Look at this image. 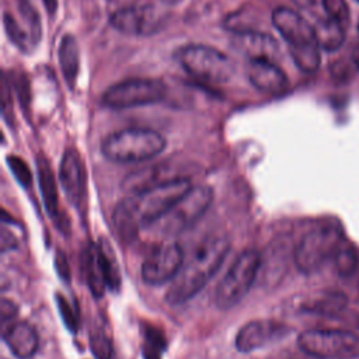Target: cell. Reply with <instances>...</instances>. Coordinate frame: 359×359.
Masks as SVG:
<instances>
[{"instance_id":"cell-1","label":"cell","mask_w":359,"mask_h":359,"mask_svg":"<svg viewBox=\"0 0 359 359\" xmlns=\"http://www.w3.org/2000/svg\"><path fill=\"white\" fill-rule=\"evenodd\" d=\"M191 188L188 178L174 177L122 199L112 213V224L119 240L130 243L140 229L158 220Z\"/></svg>"},{"instance_id":"cell-2","label":"cell","mask_w":359,"mask_h":359,"mask_svg":"<svg viewBox=\"0 0 359 359\" xmlns=\"http://www.w3.org/2000/svg\"><path fill=\"white\" fill-rule=\"evenodd\" d=\"M229 250L230 240L224 234H212L203 238L172 279L171 287L165 293V302L177 306L191 300L217 272Z\"/></svg>"},{"instance_id":"cell-3","label":"cell","mask_w":359,"mask_h":359,"mask_svg":"<svg viewBox=\"0 0 359 359\" xmlns=\"http://www.w3.org/2000/svg\"><path fill=\"white\" fill-rule=\"evenodd\" d=\"M165 146V137L157 130L128 128L108 135L101 143V151L115 163H137L158 156Z\"/></svg>"},{"instance_id":"cell-4","label":"cell","mask_w":359,"mask_h":359,"mask_svg":"<svg viewBox=\"0 0 359 359\" xmlns=\"http://www.w3.org/2000/svg\"><path fill=\"white\" fill-rule=\"evenodd\" d=\"M174 57L188 74L205 83L224 84L234 74L230 57L206 45H185L175 50Z\"/></svg>"},{"instance_id":"cell-5","label":"cell","mask_w":359,"mask_h":359,"mask_svg":"<svg viewBox=\"0 0 359 359\" xmlns=\"http://www.w3.org/2000/svg\"><path fill=\"white\" fill-rule=\"evenodd\" d=\"M342 243L341 230L331 224L307 231L294 247L293 259L297 269L306 275L320 271L328 261L334 259Z\"/></svg>"},{"instance_id":"cell-6","label":"cell","mask_w":359,"mask_h":359,"mask_svg":"<svg viewBox=\"0 0 359 359\" xmlns=\"http://www.w3.org/2000/svg\"><path fill=\"white\" fill-rule=\"evenodd\" d=\"M261 262V254L254 248L244 250L234 259L216 287L215 302L219 309L229 310L244 299L257 279Z\"/></svg>"},{"instance_id":"cell-7","label":"cell","mask_w":359,"mask_h":359,"mask_svg":"<svg viewBox=\"0 0 359 359\" xmlns=\"http://www.w3.org/2000/svg\"><path fill=\"white\" fill-rule=\"evenodd\" d=\"M297 346L317 359L359 358V337L344 330H307L297 337Z\"/></svg>"},{"instance_id":"cell-8","label":"cell","mask_w":359,"mask_h":359,"mask_svg":"<svg viewBox=\"0 0 359 359\" xmlns=\"http://www.w3.org/2000/svg\"><path fill=\"white\" fill-rule=\"evenodd\" d=\"M212 199L210 187H192L167 213L147 227H156L163 236H175L191 227L208 210Z\"/></svg>"},{"instance_id":"cell-9","label":"cell","mask_w":359,"mask_h":359,"mask_svg":"<svg viewBox=\"0 0 359 359\" xmlns=\"http://www.w3.org/2000/svg\"><path fill=\"white\" fill-rule=\"evenodd\" d=\"M165 95L167 86L161 80L129 79L108 87L102 94L101 102L111 109H126L160 102Z\"/></svg>"},{"instance_id":"cell-10","label":"cell","mask_w":359,"mask_h":359,"mask_svg":"<svg viewBox=\"0 0 359 359\" xmlns=\"http://www.w3.org/2000/svg\"><path fill=\"white\" fill-rule=\"evenodd\" d=\"M184 265V252L177 243L165 241L154 247L142 264V279L149 285H163L174 279Z\"/></svg>"},{"instance_id":"cell-11","label":"cell","mask_w":359,"mask_h":359,"mask_svg":"<svg viewBox=\"0 0 359 359\" xmlns=\"http://www.w3.org/2000/svg\"><path fill=\"white\" fill-rule=\"evenodd\" d=\"M164 17L154 4H132L114 11L109 24L128 35H151L163 24Z\"/></svg>"},{"instance_id":"cell-12","label":"cell","mask_w":359,"mask_h":359,"mask_svg":"<svg viewBox=\"0 0 359 359\" xmlns=\"http://www.w3.org/2000/svg\"><path fill=\"white\" fill-rule=\"evenodd\" d=\"M272 24L287 42L289 50L318 45L314 27L289 7L275 8L272 11Z\"/></svg>"},{"instance_id":"cell-13","label":"cell","mask_w":359,"mask_h":359,"mask_svg":"<svg viewBox=\"0 0 359 359\" xmlns=\"http://www.w3.org/2000/svg\"><path fill=\"white\" fill-rule=\"evenodd\" d=\"M289 327L272 320H252L244 324L234 339L236 348L243 353H250L271 342L283 338Z\"/></svg>"},{"instance_id":"cell-14","label":"cell","mask_w":359,"mask_h":359,"mask_svg":"<svg viewBox=\"0 0 359 359\" xmlns=\"http://www.w3.org/2000/svg\"><path fill=\"white\" fill-rule=\"evenodd\" d=\"M59 181L72 205L80 206L86 194V172L74 147L66 149L59 165Z\"/></svg>"},{"instance_id":"cell-15","label":"cell","mask_w":359,"mask_h":359,"mask_svg":"<svg viewBox=\"0 0 359 359\" xmlns=\"http://www.w3.org/2000/svg\"><path fill=\"white\" fill-rule=\"evenodd\" d=\"M247 77L250 83L259 91L268 94H280L287 87V77L285 72L269 59H248Z\"/></svg>"},{"instance_id":"cell-16","label":"cell","mask_w":359,"mask_h":359,"mask_svg":"<svg viewBox=\"0 0 359 359\" xmlns=\"http://www.w3.org/2000/svg\"><path fill=\"white\" fill-rule=\"evenodd\" d=\"M233 48L248 56V59H269L279 56L278 42L268 34L255 31H237L233 39Z\"/></svg>"},{"instance_id":"cell-17","label":"cell","mask_w":359,"mask_h":359,"mask_svg":"<svg viewBox=\"0 0 359 359\" xmlns=\"http://www.w3.org/2000/svg\"><path fill=\"white\" fill-rule=\"evenodd\" d=\"M3 339L8 349L20 359H29L39 346V338L32 325L25 321L10 324L3 332Z\"/></svg>"},{"instance_id":"cell-18","label":"cell","mask_w":359,"mask_h":359,"mask_svg":"<svg viewBox=\"0 0 359 359\" xmlns=\"http://www.w3.org/2000/svg\"><path fill=\"white\" fill-rule=\"evenodd\" d=\"M348 299L342 292L323 290L306 297L302 303V310L316 316H337L345 310Z\"/></svg>"},{"instance_id":"cell-19","label":"cell","mask_w":359,"mask_h":359,"mask_svg":"<svg viewBox=\"0 0 359 359\" xmlns=\"http://www.w3.org/2000/svg\"><path fill=\"white\" fill-rule=\"evenodd\" d=\"M83 271L90 292L94 297H102L107 286L105 272L97 244H90L83 254Z\"/></svg>"},{"instance_id":"cell-20","label":"cell","mask_w":359,"mask_h":359,"mask_svg":"<svg viewBox=\"0 0 359 359\" xmlns=\"http://www.w3.org/2000/svg\"><path fill=\"white\" fill-rule=\"evenodd\" d=\"M36 172H38V184H39V191L43 199L45 209L50 217L57 219L59 199H57L56 180L48 160L42 154H38L36 157Z\"/></svg>"},{"instance_id":"cell-21","label":"cell","mask_w":359,"mask_h":359,"mask_svg":"<svg viewBox=\"0 0 359 359\" xmlns=\"http://www.w3.org/2000/svg\"><path fill=\"white\" fill-rule=\"evenodd\" d=\"M59 65L63 77L70 88H74L79 74V45L73 35H65L59 45Z\"/></svg>"},{"instance_id":"cell-22","label":"cell","mask_w":359,"mask_h":359,"mask_svg":"<svg viewBox=\"0 0 359 359\" xmlns=\"http://www.w3.org/2000/svg\"><path fill=\"white\" fill-rule=\"evenodd\" d=\"M316 39L320 48L327 52H334L342 46L345 42V31L342 24L330 17L318 20L314 25Z\"/></svg>"},{"instance_id":"cell-23","label":"cell","mask_w":359,"mask_h":359,"mask_svg":"<svg viewBox=\"0 0 359 359\" xmlns=\"http://www.w3.org/2000/svg\"><path fill=\"white\" fill-rule=\"evenodd\" d=\"M97 245H98L101 262H102L104 272H105L107 286L111 290H118L121 286V269L118 265L116 255L107 238H101L97 243Z\"/></svg>"},{"instance_id":"cell-24","label":"cell","mask_w":359,"mask_h":359,"mask_svg":"<svg viewBox=\"0 0 359 359\" xmlns=\"http://www.w3.org/2000/svg\"><path fill=\"white\" fill-rule=\"evenodd\" d=\"M88 338H90V348L95 359L112 358V342L101 324L91 328Z\"/></svg>"},{"instance_id":"cell-25","label":"cell","mask_w":359,"mask_h":359,"mask_svg":"<svg viewBox=\"0 0 359 359\" xmlns=\"http://www.w3.org/2000/svg\"><path fill=\"white\" fill-rule=\"evenodd\" d=\"M334 265L337 272L339 273V276H351L355 273L358 265H359V259H358V254L356 251L348 245L344 244L339 247V250L337 251L335 257H334Z\"/></svg>"},{"instance_id":"cell-26","label":"cell","mask_w":359,"mask_h":359,"mask_svg":"<svg viewBox=\"0 0 359 359\" xmlns=\"http://www.w3.org/2000/svg\"><path fill=\"white\" fill-rule=\"evenodd\" d=\"M18 10H20V14H21L24 22L28 27V34H29L34 45H36L39 42L41 34H42V25H41L39 14L36 13V10L32 7V4L28 0H20L18 1Z\"/></svg>"},{"instance_id":"cell-27","label":"cell","mask_w":359,"mask_h":359,"mask_svg":"<svg viewBox=\"0 0 359 359\" xmlns=\"http://www.w3.org/2000/svg\"><path fill=\"white\" fill-rule=\"evenodd\" d=\"M4 28H6L7 34H8V38L21 50L27 52L29 46H34L29 34L24 32V29L18 25V22L10 14H7V13L4 14Z\"/></svg>"},{"instance_id":"cell-28","label":"cell","mask_w":359,"mask_h":359,"mask_svg":"<svg viewBox=\"0 0 359 359\" xmlns=\"http://www.w3.org/2000/svg\"><path fill=\"white\" fill-rule=\"evenodd\" d=\"M7 164L10 167V170L13 171L15 180L24 185V187H29L32 182V174L31 170L28 167V164L20 158L18 156H8L7 157Z\"/></svg>"},{"instance_id":"cell-29","label":"cell","mask_w":359,"mask_h":359,"mask_svg":"<svg viewBox=\"0 0 359 359\" xmlns=\"http://www.w3.org/2000/svg\"><path fill=\"white\" fill-rule=\"evenodd\" d=\"M56 304H57L59 314H60L65 325L72 332H76V330H77V314H76L74 309L70 306V303L67 302V299L62 293L56 294Z\"/></svg>"},{"instance_id":"cell-30","label":"cell","mask_w":359,"mask_h":359,"mask_svg":"<svg viewBox=\"0 0 359 359\" xmlns=\"http://www.w3.org/2000/svg\"><path fill=\"white\" fill-rule=\"evenodd\" d=\"M327 15L332 20L345 22L349 17V8L345 0H321Z\"/></svg>"},{"instance_id":"cell-31","label":"cell","mask_w":359,"mask_h":359,"mask_svg":"<svg viewBox=\"0 0 359 359\" xmlns=\"http://www.w3.org/2000/svg\"><path fill=\"white\" fill-rule=\"evenodd\" d=\"M143 335L149 344V346L157 349V351H164L167 346V341L163 335V332L160 330H157L156 327L150 325V324H143Z\"/></svg>"},{"instance_id":"cell-32","label":"cell","mask_w":359,"mask_h":359,"mask_svg":"<svg viewBox=\"0 0 359 359\" xmlns=\"http://www.w3.org/2000/svg\"><path fill=\"white\" fill-rule=\"evenodd\" d=\"M18 313V307L14 302L8 300V299H1V303H0V317H1V321L6 323V321H10L13 320Z\"/></svg>"},{"instance_id":"cell-33","label":"cell","mask_w":359,"mask_h":359,"mask_svg":"<svg viewBox=\"0 0 359 359\" xmlns=\"http://www.w3.org/2000/svg\"><path fill=\"white\" fill-rule=\"evenodd\" d=\"M55 268L59 273V276L65 280V282H69L70 280V266H69V262L65 257V254L62 251H59L56 254V258H55Z\"/></svg>"},{"instance_id":"cell-34","label":"cell","mask_w":359,"mask_h":359,"mask_svg":"<svg viewBox=\"0 0 359 359\" xmlns=\"http://www.w3.org/2000/svg\"><path fill=\"white\" fill-rule=\"evenodd\" d=\"M0 245H1L3 252L15 248L17 247L15 236L13 233H10L7 229H1V231H0Z\"/></svg>"},{"instance_id":"cell-35","label":"cell","mask_w":359,"mask_h":359,"mask_svg":"<svg viewBox=\"0 0 359 359\" xmlns=\"http://www.w3.org/2000/svg\"><path fill=\"white\" fill-rule=\"evenodd\" d=\"M160 351L151 348L147 345V348H143V358L144 359H160Z\"/></svg>"},{"instance_id":"cell-36","label":"cell","mask_w":359,"mask_h":359,"mask_svg":"<svg viewBox=\"0 0 359 359\" xmlns=\"http://www.w3.org/2000/svg\"><path fill=\"white\" fill-rule=\"evenodd\" d=\"M43 1V4H45V7H46V10H48V13L52 15V14H55V11H56V8H57V0H42Z\"/></svg>"},{"instance_id":"cell-37","label":"cell","mask_w":359,"mask_h":359,"mask_svg":"<svg viewBox=\"0 0 359 359\" xmlns=\"http://www.w3.org/2000/svg\"><path fill=\"white\" fill-rule=\"evenodd\" d=\"M352 60H353V65L356 66V69L359 70V42L356 43V46L352 52Z\"/></svg>"},{"instance_id":"cell-38","label":"cell","mask_w":359,"mask_h":359,"mask_svg":"<svg viewBox=\"0 0 359 359\" xmlns=\"http://www.w3.org/2000/svg\"><path fill=\"white\" fill-rule=\"evenodd\" d=\"M294 3H296V4H299L300 7H307L309 4H311V3H313V0H294Z\"/></svg>"},{"instance_id":"cell-39","label":"cell","mask_w":359,"mask_h":359,"mask_svg":"<svg viewBox=\"0 0 359 359\" xmlns=\"http://www.w3.org/2000/svg\"><path fill=\"white\" fill-rule=\"evenodd\" d=\"M163 1H165V3H177V1H180V0H163Z\"/></svg>"},{"instance_id":"cell-40","label":"cell","mask_w":359,"mask_h":359,"mask_svg":"<svg viewBox=\"0 0 359 359\" xmlns=\"http://www.w3.org/2000/svg\"><path fill=\"white\" fill-rule=\"evenodd\" d=\"M358 32H359V25H358Z\"/></svg>"},{"instance_id":"cell-41","label":"cell","mask_w":359,"mask_h":359,"mask_svg":"<svg viewBox=\"0 0 359 359\" xmlns=\"http://www.w3.org/2000/svg\"><path fill=\"white\" fill-rule=\"evenodd\" d=\"M356 1H358V3H359V0H356Z\"/></svg>"}]
</instances>
